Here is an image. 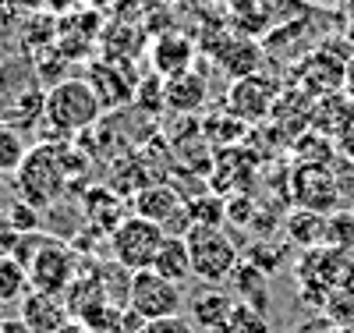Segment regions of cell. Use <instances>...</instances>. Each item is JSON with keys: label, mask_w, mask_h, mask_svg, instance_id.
<instances>
[{"label": "cell", "mask_w": 354, "mask_h": 333, "mask_svg": "<svg viewBox=\"0 0 354 333\" xmlns=\"http://www.w3.org/2000/svg\"><path fill=\"white\" fill-rule=\"evenodd\" d=\"M351 213H354V206H351Z\"/></svg>", "instance_id": "1f68e13d"}, {"label": "cell", "mask_w": 354, "mask_h": 333, "mask_svg": "<svg viewBox=\"0 0 354 333\" xmlns=\"http://www.w3.org/2000/svg\"><path fill=\"white\" fill-rule=\"evenodd\" d=\"M103 117V103L96 96V89L85 78H61L46 89L43 103V120L64 138H75L88 132Z\"/></svg>", "instance_id": "3957f363"}, {"label": "cell", "mask_w": 354, "mask_h": 333, "mask_svg": "<svg viewBox=\"0 0 354 333\" xmlns=\"http://www.w3.org/2000/svg\"><path fill=\"white\" fill-rule=\"evenodd\" d=\"M227 333H270V326H266V316L262 312H255V309H248V305H241V301H238Z\"/></svg>", "instance_id": "603a6c76"}, {"label": "cell", "mask_w": 354, "mask_h": 333, "mask_svg": "<svg viewBox=\"0 0 354 333\" xmlns=\"http://www.w3.org/2000/svg\"><path fill=\"white\" fill-rule=\"evenodd\" d=\"M18 241H21V231L15 227L8 209H0V259H11L15 249H18Z\"/></svg>", "instance_id": "cb8c5ba5"}, {"label": "cell", "mask_w": 354, "mask_h": 333, "mask_svg": "<svg viewBox=\"0 0 354 333\" xmlns=\"http://www.w3.org/2000/svg\"><path fill=\"white\" fill-rule=\"evenodd\" d=\"M21 323L28 333H61L68 326V305L57 294H39V291H28L21 301Z\"/></svg>", "instance_id": "30bf717a"}, {"label": "cell", "mask_w": 354, "mask_h": 333, "mask_svg": "<svg viewBox=\"0 0 354 333\" xmlns=\"http://www.w3.org/2000/svg\"><path fill=\"white\" fill-rule=\"evenodd\" d=\"M124 305L135 316H142L145 323L170 319V316H181L185 291H181V284H174V280L153 273V269H138V273L128 277V298H124Z\"/></svg>", "instance_id": "8992f818"}, {"label": "cell", "mask_w": 354, "mask_h": 333, "mask_svg": "<svg viewBox=\"0 0 354 333\" xmlns=\"http://www.w3.org/2000/svg\"><path fill=\"white\" fill-rule=\"evenodd\" d=\"M8 213H11V220H15V227H18L21 234H32V231H39V209L25 206L21 199L8 206Z\"/></svg>", "instance_id": "d4e9b609"}, {"label": "cell", "mask_w": 354, "mask_h": 333, "mask_svg": "<svg viewBox=\"0 0 354 333\" xmlns=\"http://www.w3.org/2000/svg\"><path fill=\"white\" fill-rule=\"evenodd\" d=\"M185 245H188L195 280L209 284V287L230 284L234 269H238V262H241V252H238L234 237L223 227H188Z\"/></svg>", "instance_id": "277c9868"}, {"label": "cell", "mask_w": 354, "mask_h": 333, "mask_svg": "<svg viewBox=\"0 0 354 333\" xmlns=\"http://www.w3.org/2000/svg\"><path fill=\"white\" fill-rule=\"evenodd\" d=\"M322 312H326V319L333 326H344V330H354V284L351 287H340L330 294V301L322 305Z\"/></svg>", "instance_id": "7402d4cb"}, {"label": "cell", "mask_w": 354, "mask_h": 333, "mask_svg": "<svg viewBox=\"0 0 354 333\" xmlns=\"http://www.w3.org/2000/svg\"><path fill=\"white\" fill-rule=\"evenodd\" d=\"M347 18L354 21V0H347Z\"/></svg>", "instance_id": "f546056e"}, {"label": "cell", "mask_w": 354, "mask_h": 333, "mask_svg": "<svg viewBox=\"0 0 354 333\" xmlns=\"http://www.w3.org/2000/svg\"><path fill=\"white\" fill-rule=\"evenodd\" d=\"M131 206H135V217L153 220L163 231H170V220L185 213V199L177 195L170 185H145V188H138Z\"/></svg>", "instance_id": "8fae6325"}, {"label": "cell", "mask_w": 354, "mask_h": 333, "mask_svg": "<svg viewBox=\"0 0 354 333\" xmlns=\"http://www.w3.org/2000/svg\"><path fill=\"white\" fill-rule=\"evenodd\" d=\"M290 195L298 202V209H312V213H333L340 209V188L337 177L330 174L326 163H305L294 170L290 177Z\"/></svg>", "instance_id": "52a82bcc"}, {"label": "cell", "mask_w": 354, "mask_h": 333, "mask_svg": "<svg viewBox=\"0 0 354 333\" xmlns=\"http://www.w3.org/2000/svg\"><path fill=\"white\" fill-rule=\"evenodd\" d=\"M344 93L347 100H354V57L347 60V71H344Z\"/></svg>", "instance_id": "4316f807"}, {"label": "cell", "mask_w": 354, "mask_h": 333, "mask_svg": "<svg viewBox=\"0 0 354 333\" xmlns=\"http://www.w3.org/2000/svg\"><path fill=\"white\" fill-rule=\"evenodd\" d=\"M163 237L167 231L160 224L131 213L110 231V249H113L117 266L128 269V273H138V269H153V259L163 245Z\"/></svg>", "instance_id": "5b68a950"}, {"label": "cell", "mask_w": 354, "mask_h": 333, "mask_svg": "<svg viewBox=\"0 0 354 333\" xmlns=\"http://www.w3.org/2000/svg\"><path fill=\"white\" fill-rule=\"evenodd\" d=\"M28 145L25 135L11 125H0V174H18L21 160L28 156Z\"/></svg>", "instance_id": "ffe728a7"}, {"label": "cell", "mask_w": 354, "mask_h": 333, "mask_svg": "<svg viewBox=\"0 0 354 333\" xmlns=\"http://www.w3.org/2000/svg\"><path fill=\"white\" fill-rule=\"evenodd\" d=\"M153 273L174 280V284H185L192 280V259H188V245H185V237L181 234H167L163 237V245L153 259Z\"/></svg>", "instance_id": "9a60e30c"}, {"label": "cell", "mask_w": 354, "mask_h": 333, "mask_svg": "<svg viewBox=\"0 0 354 333\" xmlns=\"http://www.w3.org/2000/svg\"><path fill=\"white\" fill-rule=\"evenodd\" d=\"M277 107V85L266 78V75H245V78H234L230 93H227V114L238 117L241 125H255Z\"/></svg>", "instance_id": "ba28073f"}, {"label": "cell", "mask_w": 354, "mask_h": 333, "mask_svg": "<svg viewBox=\"0 0 354 333\" xmlns=\"http://www.w3.org/2000/svg\"><path fill=\"white\" fill-rule=\"evenodd\" d=\"M28 294V273L21 262L15 259H0V305H15Z\"/></svg>", "instance_id": "44dd1931"}, {"label": "cell", "mask_w": 354, "mask_h": 333, "mask_svg": "<svg viewBox=\"0 0 354 333\" xmlns=\"http://www.w3.org/2000/svg\"><path fill=\"white\" fill-rule=\"evenodd\" d=\"M308 4H315V8H326V11H333V8H347V0H308Z\"/></svg>", "instance_id": "f1b7e54d"}, {"label": "cell", "mask_w": 354, "mask_h": 333, "mask_svg": "<svg viewBox=\"0 0 354 333\" xmlns=\"http://www.w3.org/2000/svg\"><path fill=\"white\" fill-rule=\"evenodd\" d=\"M238 309V301H234L223 287H205L192 298L188 305V319L195 330H205V333H227L230 330V316Z\"/></svg>", "instance_id": "9c48e42d"}, {"label": "cell", "mask_w": 354, "mask_h": 333, "mask_svg": "<svg viewBox=\"0 0 354 333\" xmlns=\"http://www.w3.org/2000/svg\"><path fill=\"white\" fill-rule=\"evenodd\" d=\"M283 231L294 245H301L305 252L308 249H319L322 245V231H326V213H312V209H294V213L283 220Z\"/></svg>", "instance_id": "2e32d148"}, {"label": "cell", "mask_w": 354, "mask_h": 333, "mask_svg": "<svg viewBox=\"0 0 354 333\" xmlns=\"http://www.w3.org/2000/svg\"><path fill=\"white\" fill-rule=\"evenodd\" d=\"M88 4H93V8H103V4H110V0H88Z\"/></svg>", "instance_id": "4dcf8cb0"}, {"label": "cell", "mask_w": 354, "mask_h": 333, "mask_svg": "<svg viewBox=\"0 0 354 333\" xmlns=\"http://www.w3.org/2000/svg\"><path fill=\"white\" fill-rule=\"evenodd\" d=\"M223 202H220V195H195V199H188L185 202V217H188V227H223V220H227V213H223Z\"/></svg>", "instance_id": "d6986e66"}, {"label": "cell", "mask_w": 354, "mask_h": 333, "mask_svg": "<svg viewBox=\"0 0 354 333\" xmlns=\"http://www.w3.org/2000/svg\"><path fill=\"white\" fill-rule=\"evenodd\" d=\"M0 333H28V330H25L21 319H4L0 316Z\"/></svg>", "instance_id": "83f0119b"}, {"label": "cell", "mask_w": 354, "mask_h": 333, "mask_svg": "<svg viewBox=\"0 0 354 333\" xmlns=\"http://www.w3.org/2000/svg\"><path fill=\"white\" fill-rule=\"evenodd\" d=\"M322 245L337 249V252H351L354 255V213L351 209H333L326 213V231H322Z\"/></svg>", "instance_id": "ac0fdd59"}, {"label": "cell", "mask_w": 354, "mask_h": 333, "mask_svg": "<svg viewBox=\"0 0 354 333\" xmlns=\"http://www.w3.org/2000/svg\"><path fill=\"white\" fill-rule=\"evenodd\" d=\"M192 60H195V46L185 36H163V39L153 43V71L163 82L188 75L192 71Z\"/></svg>", "instance_id": "7c38bea8"}, {"label": "cell", "mask_w": 354, "mask_h": 333, "mask_svg": "<svg viewBox=\"0 0 354 333\" xmlns=\"http://www.w3.org/2000/svg\"><path fill=\"white\" fill-rule=\"evenodd\" d=\"M68 142H39L28 149V156L21 160L15 174V192L25 206L32 209H50L64 199V188L71 185V170L64 156Z\"/></svg>", "instance_id": "7a4b0ae2"}, {"label": "cell", "mask_w": 354, "mask_h": 333, "mask_svg": "<svg viewBox=\"0 0 354 333\" xmlns=\"http://www.w3.org/2000/svg\"><path fill=\"white\" fill-rule=\"evenodd\" d=\"M216 60L234 75V78H245V75H255L259 71V60H262V50L259 43L252 39H230L216 50Z\"/></svg>", "instance_id": "e0dca14e"}, {"label": "cell", "mask_w": 354, "mask_h": 333, "mask_svg": "<svg viewBox=\"0 0 354 333\" xmlns=\"http://www.w3.org/2000/svg\"><path fill=\"white\" fill-rule=\"evenodd\" d=\"M15 262H21V269L28 273V291L39 294H68V287L78 280V255L68 241L32 231L21 234L18 249L11 255Z\"/></svg>", "instance_id": "6da1fadb"}, {"label": "cell", "mask_w": 354, "mask_h": 333, "mask_svg": "<svg viewBox=\"0 0 354 333\" xmlns=\"http://www.w3.org/2000/svg\"><path fill=\"white\" fill-rule=\"evenodd\" d=\"M138 333H198L192 326V319L185 316H170V319H153V323H145Z\"/></svg>", "instance_id": "484cf974"}, {"label": "cell", "mask_w": 354, "mask_h": 333, "mask_svg": "<svg viewBox=\"0 0 354 333\" xmlns=\"http://www.w3.org/2000/svg\"><path fill=\"white\" fill-rule=\"evenodd\" d=\"M230 284H234V294L241 298V305L266 316V298H270V273L266 269H259L255 262H238Z\"/></svg>", "instance_id": "5bb4252c"}, {"label": "cell", "mask_w": 354, "mask_h": 333, "mask_svg": "<svg viewBox=\"0 0 354 333\" xmlns=\"http://www.w3.org/2000/svg\"><path fill=\"white\" fill-rule=\"evenodd\" d=\"M205 96H209V85H205V75H198V71L163 82V103L174 114H195L205 103Z\"/></svg>", "instance_id": "4fadbf2b"}]
</instances>
